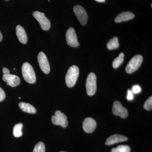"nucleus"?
Segmentation results:
<instances>
[{
    "label": "nucleus",
    "mask_w": 152,
    "mask_h": 152,
    "mask_svg": "<svg viewBox=\"0 0 152 152\" xmlns=\"http://www.w3.org/2000/svg\"><path fill=\"white\" fill-rule=\"evenodd\" d=\"M96 126L97 124L95 120L91 118H86L83 123V129L87 133H92L95 130Z\"/></svg>",
    "instance_id": "obj_11"
},
{
    "label": "nucleus",
    "mask_w": 152,
    "mask_h": 152,
    "mask_svg": "<svg viewBox=\"0 0 152 152\" xmlns=\"http://www.w3.org/2000/svg\"><path fill=\"white\" fill-rule=\"evenodd\" d=\"M73 11L80 23L83 26L86 24L88 16L86 10L82 6L78 5L74 7Z\"/></svg>",
    "instance_id": "obj_7"
},
{
    "label": "nucleus",
    "mask_w": 152,
    "mask_h": 152,
    "mask_svg": "<svg viewBox=\"0 0 152 152\" xmlns=\"http://www.w3.org/2000/svg\"><path fill=\"white\" fill-rule=\"evenodd\" d=\"M111 152H113L111 151Z\"/></svg>",
    "instance_id": "obj_33"
},
{
    "label": "nucleus",
    "mask_w": 152,
    "mask_h": 152,
    "mask_svg": "<svg viewBox=\"0 0 152 152\" xmlns=\"http://www.w3.org/2000/svg\"><path fill=\"white\" fill-rule=\"evenodd\" d=\"M3 80L7 83V85L12 87H15L18 86L20 83V79L18 76L15 75L9 74L7 75H3Z\"/></svg>",
    "instance_id": "obj_12"
},
{
    "label": "nucleus",
    "mask_w": 152,
    "mask_h": 152,
    "mask_svg": "<svg viewBox=\"0 0 152 152\" xmlns=\"http://www.w3.org/2000/svg\"><path fill=\"white\" fill-rule=\"evenodd\" d=\"M19 107L23 111L30 114H35L37 110L35 108L28 103L20 102L19 104Z\"/></svg>",
    "instance_id": "obj_16"
},
{
    "label": "nucleus",
    "mask_w": 152,
    "mask_h": 152,
    "mask_svg": "<svg viewBox=\"0 0 152 152\" xmlns=\"http://www.w3.org/2000/svg\"><path fill=\"white\" fill-rule=\"evenodd\" d=\"M95 1L99 2H104L105 1V0H95Z\"/></svg>",
    "instance_id": "obj_27"
},
{
    "label": "nucleus",
    "mask_w": 152,
    "mask_h": 152,
    "mask_svg": "<svg viewBox=\"0 0 152 152\" xmlns=\"http://www.w3.org/2000/svg\"><path fill=\"white\" fill-rule=\"evenodd\" d=\"M52 122L55 125H59L64 128H66L68 126L67 118L64 114L60 111H56L55 115L52 116Z\"/></svg>",
    "instance_id": "obj_6"
},
{
    "label": "nucleus",
    "mask_w": 152,
    "mask_h": 152,
    "mask_svg": "<svg viewBox=\"0 0 152 152\" xmlns=\"http://www.w3.org/2000/svg\"><path fill=\"white\" fill-rule=\"evenodd\" d=\"M21 99V98L20 97H19V99Z\"/></svg>",
    "instance_id": "obj_31"
},
{
    "label": "nucleus",
    "mask_w": 152,
    "mask_h": 152,
    "mask_svg": "<svg viewBox=\"0 0 152 152\" xmlns=\"http://www.w3.org/2000/svg\"><path fill=\"white\" fill-rule=\"evenodd\" d=\"M132 92L134 94H138L141 91V88L139 86V85H136L133 86L132 89Z\"/></svg>",
    "instance_id": "obj_23"
},
{
    "label": "nucleus",
    "mask_w": 152,
    "mask_h": 152,
    "mask_svg": "<svg viewBox=\"0 0 152 152\" xmlns=\"http://www.w3.org/2000/svg\"><path fill=\"white\" fill-rule=\"evenodd\" d=\"M113 113L115 115L118 116L122 118H126L128 116L127 110L123 107L121 103L119 101L114 102L113 107Z\"/></svg>",
    "instance_id": "obj_10"
},
{
    "label": "nucleus",
    "mask_w": 152,
    "mask_h": 152,
    "mask_svg": "<svg viewBox=\"0 0 152 152\" xmlns=\"http://www.w3.org/2000/svg\"><path fill=\"white\" fill-rule=\"evenodd\" d=\"M3 39V36L2 35L1 33V31H0V42H1V41L2 39Z\"/></svg>",
    "instance_id": "obj_28"
},
{
    "label": "nucleus",
    "mask_w": 152,
    "mask_h": 152,
    "mask_svg": "<svg viewBox=\"0 0 152 152\" xmlns=\"http://www.w3.org/2000/svg\"><path fill=\"white\" fill-rule=\"evenodd\" d=\"M45 144L43 142H38L35 146L33 152H45Z\"/></svg>",
    "instance_id": "obj_21"
},
{
    "label": "nucleus",
    "mask_w": 152,
    "mask_h": 152,
    "mask_svg": "<svg viewBox=\"0 0 152 152\" xmlns=\"http://www.w3.org/2000/svg\"><path fill=\"white\" fill-rule=\"evenodd\" d=\"M142 62L143 57L141 55H136L133 57L126 67V72L128 74H132L136 72L140 67Z\"/></svg>",
    "instance_id": "obj_3"
},
{
    "label": "nucleus",
    "mask_w": 152,
    "mask_h": 152,
    "mask_svg": "<svg viewBox=\"0 0 152 152\" xmlns=\"http://www.w3.org/2000/svg\"><path fill=\"white\" fill-rule=\"evenodd\" d=\"M144 108L147 110H151L152 109V97H150L145 102L144 105Z\"/></svg>",
    "instance_id": "obj_22"
},
{
    "label": "nucleus",
    "mask_w": 152,
    "mask_h": 152,
    "mask_svg": "<svg viewBox=\"0 0 152 152\" xmlns=\"http://www.w3.org/2000/svg\"><path fill=\"white\" fill-rule=\"evenodd\" d=\"M14 70H15V68H14Z\"/></svg>",
    "instance_id": "obj_30"
},
{
    "label": "nucleus",
    "mask_w": 152,
    "mask_h": 152,
    "mask_svg": "<svg viewBox=\"0 0 152 152\" xmlns=\"http://www.w3.org/2000/svg\"><path fill=\"white\" fill-rule=\"evenodd\" d=\"M6 1H8V0H6Z\"/></svg>",
    "instance_id": "obj_32"
},
{
    "label": "nucleus",
    "mask_w": 152,
    "mask_h": 152,
    "mask_svg": "<svg viewBox=\"0 0 152 152\" xmlns=\"http://www.w3.org/2000/svg\"><path fill=\"white\" fill-rule=\"evenodd\" d=\"M23 77L25 80L30 84H34L36 81L35 73L32 66L28 63L23 64L22 67Z\"/></svg>",
    "instance_id": "obj_1"
},
{
    "label": "nucleus",
    "mask_w": 152,
    "mask_h": 152,
    "mask_svg": "<svg viewBox=\"0 0 152 152\" xmlns=\"http://www.w3.org/2000/svg\"><path fill=\"white\" fill-rule=\"evenodd\" d=\"M119 46V44L118 39L117 37H114L111 39L110 40L107 44V48L110 50L118 48Z\"/></svg>",
    "instance_id": "obj_17"
},
{
    "label": "nucleus",
    "mask_w": 152,
    "mask_h": 152,
    "mask_svg": "<svg viewBox=\"0 0 152 152\" xmlns=\"http://www.w3.org/2000/svg\"><path fill=\"white\" fill-rule=\"evenodd\" d=\"M66 40L68 45L73 48H77L80 45L75 31L73 28H70L67 31Z\"/></svg>",
    "instance_id": "obj_8"
},
{
    "label": "nucleus",
    "mask_w": 152,
    "mask_h": 152,
    "mask_svg": "<svg viewBox=\"0 0 152 152\" xmlns=\"http://www.w3.org/2000/svg\"><path fill=\"white\" fill-rule=\"evenodd\" d=\"M38 61L41 70L44 73L48 74L50 72V66L46 55L40 52L38 55Z\"/></svg>",
    "instance_id": "obj_9"
},
{
    "label": "nucleus",
    "mask_w": 152,
    "mask_h": 152,
    "mask_svg": "<svg viewBox=\"0 0 152 152\" xmlns=\"http://www.w3.org/2000/svg\"><path fill=\"white\" fill-rule=\"evenodd\" d=\"M127 140L128 138L126 136L122 135L114 134L110 136L109 138H108L105 144L107 145H111L118 143L126 141Z\"/></svg>",
    "instance_id": "obj_13"
},
{
    "label": "nucleus",
    "mask_w": 152,
    "mask_h": 152,
    "mask_svg": "<svg viewBox=\"0 0 152 152\" xmlns=\"http://www.w3.org/2000/svg\"><path fill=\"white\" fill-rule=\"evenodd\" d=\"M16 31L19 41L22 44H26L28 42L27 36L24 28L21 26L18 25L16 28Z\"/></svg>",
    "instance_id": "obj_14"
},
{
    "label": "nucleus",
    "mask_w": 152,
    "mask_h": 152,
    "mask_svg": "<svg viewBox=\"0 0 152 152\" xmlns=\"http://www.w3.org/2000/svg\"><path fill=\"white\" fill-rule=\"evenodd\" d=\"M124 53H121L118 56L115 58L113 61V67L115 69L118 68L124 62Z\"/></svg>",
    "instance_id": "obj_18"
},
{
    "label": "nucleus",
    "mask_w": 152,
    "mask_h": 152,
    "mask_svg": "<svg viewBox=\"0 0 152 152\" xmlns=\"http://www.w3.org/2000/svg\"><path fill=\"white\" fill-rule=\"evenodd\" d=\"M113 152H130L131 149L129 146L126 145H121L118 146L116 148L112 149Z\"/></svg>",
    "instance_id": "obj_20"
},
{
    "label": "nucleus",
    "mask_w": 152,
    "mask_h": 152,
    "mask_svg": "<svg viewBox=\"0 0 152 152\" xmlns=\"http://www.w3.org/2000/svg\"><path fill=\"white\" fill-rule=\"evenodd\" d=\"M134 18V15L130 12H124L119 14L115 19V22L117 23L132 20Z\"/></svg>",
    "instance_id": "obj_15"
},
{
    "label": "nucleus",
    "mask_w": 152,
    "mask_h": 152,
    "mask_svg": "<svg viewBox=\"0 0 152 152\" xmlns=\"http://www.w3.org/2000/svg\"><path fill=\"white\" fill-rule=\"evenodd\" d=\"M59 152H65V151H60Z\"/></svg>",
    "instance_id": "obj_29"
},
{
    "label": "nucleus",
    "mask_w": 152,
    "mask_h": 152,
    "mask_svg": "<svg viewBox=\"0 0 152 152\" xmlns=\"http://www.w3.org/2000/svg\"><path fill=\"white\" fill-rule=\"evenodd\" d=\"M23 124L22 123H19L15 125L13 128V134L16 137H20L22 136V129Z\"/></svg>",
    "instance_id": "obj_19"
},
{
    "label": "nucleus",
    "mask_w": 152,
    "mask_h": 152,
    "mask_svg": "<svg viewBox=\"0 0 152 152\" xmlns=\"http://www.w3.org/2000/svg\"><path fill=\"white\" fill-rule=\"evenodd\" d=\"M87 93L89 96H93L97 89L96 77L94 73H90L87 77L86 83Z\"/></svg>",
    "instance_id": "obj_4"
},
{
    "label": "nucleus",
    "mask_w": 152,
    "mask_h": 152,
    "mask_svg": "<svg viewBox=\"0 0 152 152\" xmlns=\"http://www.w3.org/2000/svg\"><path fill=\"white\" fill-rule=\"evenodd\" d=\"M33 16L39 23L41 27L44 31H48L50 28L51 23L50 20L45 16L44 13L39 11H35L33 12Z\"/></svg>",
    "instance_id": "obj_5"
},
{
    "label": "nucleus",
    "mask_w": 152,
    "mask_h": 152,
    "mask_svg": "<svg viewBox=\"0 0 152 152\" xmlns=\"http://www.w3.org/2000/svg\"><path fill=\"white\" fill-rule=\"evenodd\" d=\"M6 98L4 90L0 87V102H2Z\"/></svg>",
    "instance_id": "obj_24"
},
{
    "label": "nucleus",
    "mask_w": 152,
    "mask_h": 152,
    "mask_svg": "<svg viewBox=\"0 0 152 152\" xmlns=\"http://www.w3.org/2000/svg\"><path fill=\"white\" fill-rule=\"evenodd\" d=\"M3 72L4 75H7L10 74V72L8 69L7 68L4 67L3 68Z\"/></svg>",
    "instance_id": "obj_26"
},
{
    "label": "nucleus",
    "mask_w": 152,
    "mask_h": 152,
    "mask_svg": "<svg viewBox=\"0 0 152 152\" xmlns=\"http://www.w3.org/2000/svg\"><path fill=\"white\" fill-rule=\"evenodd\" d=\"M79 75V69L77 66H72L68 69L66 76V83L69 88L75 85Z\"/></svg>",
    "instance_id": "obj_2"
},
{
    "label": "nucleus",
    "mask_w": 152,
    "mask_h": 152,
    "mask_svg": "<svg viewBox=\"0 0 152 152\" xmlns=\"http://www.w3.org/2000/svg\"><path fill=\"white\" fill-rule=\"evenodd\" d=\"M134 96H133V94L131 90H128V95L127 96V99L128 100H132L133 99Z\"/></svg>",
    "instance_id": "obj_25"
}]
</instances>
